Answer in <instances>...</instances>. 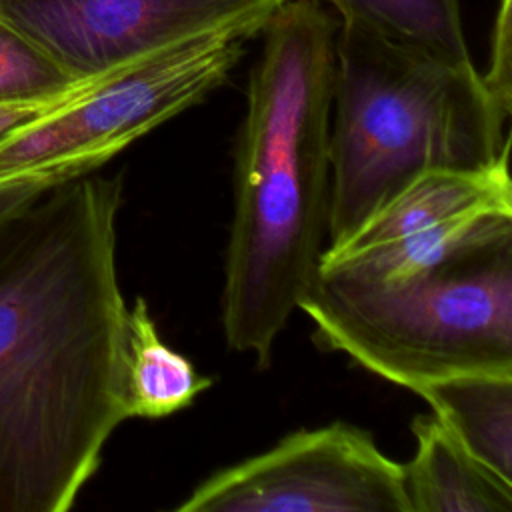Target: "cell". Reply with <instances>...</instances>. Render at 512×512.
I'll use <instances>...</instances> for the list:
<instances>
[{"instance_id":"obj_6","label":"cell","mask_w":512,"mask_h":512,"mask_svg":"<svg viewBox=\"0 0 512 512\" xmlns=\"http://www.w3.org/2000/svg\"><path fill=\"white\" fill-rule=\"evenodd\" d=\"M178 512H410L402 464L372 434L332 422L284 436L198 484Z\"/></svg>"},{"instance_id":"obj_16","label":"cell","mask_w":512,"mask_h":512,"mask_svg":"<svg viewBox=\"0 0 512 512\" xmlns=\"http://www.w3.org/2000/svg\"><path fill=\"white\" fill-rule=\"evenodd\" d=\"M86 78L76 80L74 84L50 92V94H38V96H24V98H2L0 100V140L6 138L12 130L18 126L50 112L52 108L60 106L64 100H68L84 82Z\"/></svg>"},{"instance_id":"obj_13","label":"cell","mask_w":512,"mask_h":512,"mask_svg":"<svg viewBox=\"0 0 512 512\" xmlns=\"http://www.w3.org/2000/svg\"><path fill=\"white\" fill-rule=\"evenodd\" d=\"M76 80L0 18V100L58 92Z\"/></svg>"},{"instance_id":"obj_10","label":"cell","mask_w":512,"mask_h":512,"mask_svg":"<svg viewBox=\"0 0 512 512\" xmlns=\"http://www.w3.org/2000/svg\"><path fill=\"white\" fill-rule=\"evenodd\" d=\"M412 392L468 454L512 484V374H454Z\"/></svg>"},{"instance_id":"obj_9","label":"cell","mask_w":512,"mask_h":512,"mask_svg":"<svg viewBox=\"0 0 512 512\" xmlns=\"http://www.w3.org/2000/svg\"><path fill=\"white\" fill-rule=\"evenodd\" d=\"M414 456L402 464L410 512H512V484L468 454L432 416L412 420Z\"/></svg>"},{"instance_id":"obj_2","label":"cell","mask_w":512,"mask_h":512,"mask_svg":"<svg viewBox=\"0 0 512 512\" xmlns=\"http://www.w3.org/2000/svg\"><path fill=\"white\" fill-rule=\"evenodd\" d=\"M338 26L320 0H284L260 30L234 154L222 328L260 368L324 252Z\"/></svg>"},{"instance_id":"obj_5","label":"cell","mask_w":512,"mask_h":512,"mask_svg":"<svg viewBox=\"0 0 512 512\" xmlns=\"http://www.w3.org/2000/svg\"><path fill=\"white\" fill-rule=\"evenodd\" d=\"M254 36L250 28H220L86 78L60 106L0 140V174L38 164L96 172L224 84Z\"/></svg>"},{"instance_id":"obj_11","label":"cell","mask_w":512,"mask_h":512,"mask_svg":"<svg viewBox=\"0 0 512 512\" xmlns=\"http://www.w3.org/2000/svg\"><path fill=\"white\" fill-rule=\"evenodd\" d=\"M212 378L170 348L142 296L128 308V412L130 418L158 420L188 408Z\"/></svg>"},{"instance_id":"obj_15","label":"cell","mask_w":512,"mask_h":512,"mask_svg":"<svg viewBox=\"0 0 512 512\" xmlns=\"http://www.w3.org/2000/svg\"><path fill=\"white\" fill-rule=\"evenodd\" d=\"M482 82L498 108L510 116L512 110V24L510 0H500L490 38V62Z\"/></svg>"},{"instance_id":"obj_8","label":"cell","mask_w":512,"mask_h":512,"mask_svg":"<svg viewBox=\"0 0 512 512\" xmlns=\"http://www.w3.org/2000/svg\"><path fill=\"white\" fill-rule=\"evenodd\" d=\"M508 152L484 168L428 170L388 198L342 244L322 254H362L396 244L456 220L476 216H512Z\"/></svg>"},{"instance_id":"obj_3","label":"cell","mask_w":512,"mask_h":512,"mask_svg":"<svg viewBox=\"0 0 512 512\" xmlns=\"http://www.w3.org/2000/svg\"><path fill=\"white\" fill-rule=\"evenodd\" d=\"M506 120L474 64L458 66L340 20L326 248L422 172L496 162L510 146Z\"/></svg>"},{"instance_id":"obj_12","label":"cell","mask_w":512,"mask_h":512,"mask_svg":"<svg viewBox=\"0 0 512 512\" xmlns=\"http://www.w3.org/2000/svg\"><path fill=\"white\" fill-rule=\"evenodd\" d=\"M342 22L370 26L458 66H470L462 0H320Z\"/></svg>"},{"instance_id":"obj_7","label":"cell","mask_w":512,"mask_h":512,"mask_svg":"<svg viewBox=\"0 0 512 512\" xmlns=\"http://www.w3.org/2000/svg\"><path fill=\"white\" fill-rule=\"evenodd\" d=\"M284 0H0V18L74 78L220 30L256 34Z\"/></svg>"},{"instance_id":"obj_1","label":"cell","mask_w":512,"mask_h":512,"mask_svg":"<svg viewBox=\"0 0 512 512\" xmlns=\"http://www.w3.org/2000/svg\"><path fill=\"white\" fill-rule=\"evenodd\" d=\"M122 176L46 190L0 226V510L64 512L128 412Z\"/></svg>"},{"instance_id":"obj_14","label":"cell","mask_w":512,"mask_h":512,"mask_svg":"<svg viewBox=\"0 0 512 512\" xmlns=\"http://www.w3.org/2000/svg\"><path fill=\"white\" fill-rule=\"evenodd\" d=\"M78 178L62 164H38L0 174V226L28 208L46 190Z\"/></svg>"},{"instance_id":"obj_4","label":"cell","mask_w":512,"mask_h":512,"mask_svg":"<svg viewBox=\"0 0 512 512\" xmlns=\"http://www.w3.org/2000/svg\"><path fill=\"white\" fill-rule=\"evenodd\" d=\"M298 310L318 344L408 390L512 374V236L396 282L318 272Z\"/></svg>"}]
</instances>
